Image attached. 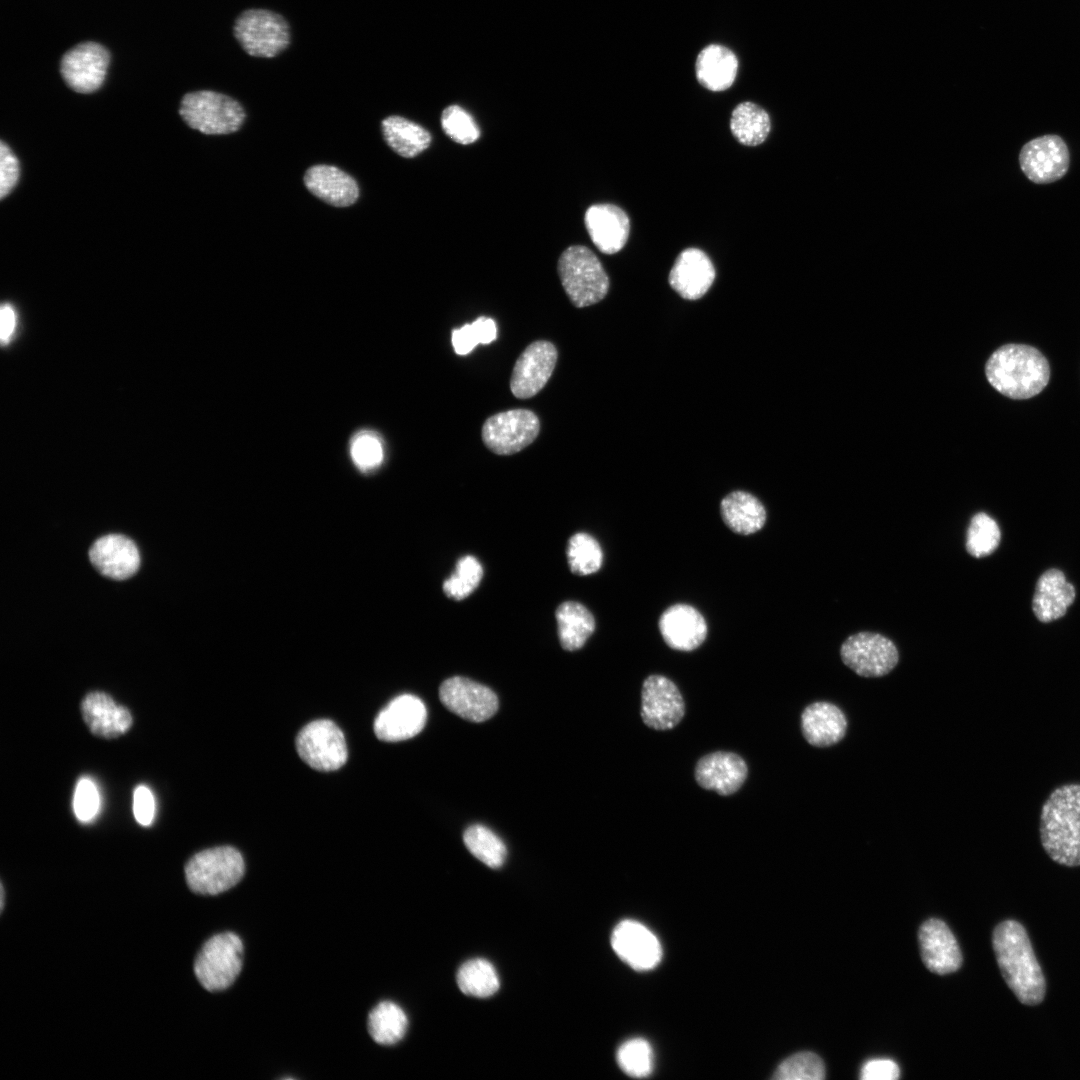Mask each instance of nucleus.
<instances>
[{"mask_svg": "<svg viewBox=\"0 0 1080 1080\" xmlns=\"http://www.w3.org/2000/svg\"><path fill=\"white\" fill-rule=\"evenodd\" d=\"M99 808V794L95 784L89 778H81L75 789L73 809L76 817L82 822H88L97 814Z\"/></svg>", "mask_w": 1080, "mask_h": 1080, "instance_id": "nucleus-44", "label": "nucleus"}, {"mask_svg": "<svg viewBox=\"0 0 1080 1080\" xmlns=\"http://www.w3.org/2000/svg\"><path fill=\"white\" fill-rule=\"evenodd\" d=\"M0 889H1V902H0V908H1V911H3V909H4V905H5V902H4V899H5V891H4V886H3V884H1V888H0Z\"/></svg>", "mask_w": 1080, "mask_h": 1080, "instance_id": "nucleus-51", "label": "nucleus"}, {"mask_svg": "<svg viewBox=\"0 0 1080 1080\" xmlns=\"http://www.w3.org/2000/svg\"><path fill=\"white\" fill-rule=\"evenodd\" d=\"M659 630L672 649L692 651L707 636V624L702 614L687 604H675L667 608L659 619Z\"/></svg>", "mask_w": 1080, "mask_h": 1080, "instance_id": "nucleus-24", "label": "nucleus"}, {"mask_svg": "<svg viewBox=\"0 0 1080 1080\" xmlns=\"http://www.w3.org/2000/svg\"><path fill=\"white\" fill-rule=\"evenodd\" d=\"M557 270L568 298L577 308L596 304L608 293V275L597 256L585 246L565 249Z\"/></svg>", "mask_w": 1080, "mask_h": 1080, "instance_id": "nucleus-4", "label": "nucleus"}, {"mask_svg": "<svg viewBox=\"0 0 1080 1080\" xmlns=\"http://www.w3.org/2000/svg\"><path fill=\"white\" fill-rule=\"evenodd\" d=\"M368 1032L373 1040L381 1045H393L405 1035L408 1019L400 1006L391 1001H382L369 1013Z\"/></svg>", "mask_w": 1080, "mask_h": 1080, "instance_id": "nucleus-34", "label": "nucleus"}, {"mask_svg": "<svg viewBox=\"0 0 1080 1080\" xmlns=\"http://www.w3.org/2000/svg\"><path fill=\"white\" fill-rule=\"evenodd\" d=\"M714 279L712 261L697 248L685 249L678 255L668 278L670 286L686 300L704 296Z\"/></svg>", "mask_w": 1080, "mask_h": 1080, "instance_id": "nucleus-23", "label": "nucleus"}, {"mask_svg": "<svg viewBox=\"0 0 1080 1080\" xmlns=\"http://www.w3.org/2000/svg\"><path fill=\"white\" fill-rule=\"evenodd\" d=\"M463 841L471 854L488 867L496 869L503 865L507 855L506 846L489 828L472 825L465 830Z\"/></svg>", "mask_w": 1080, "mask_h": 1080, "instance_id": "nucleus-36", "label": "nucleus"}, {"mask_svg": "<svg viewBox=\"0 0 1080 1080\" xmlns=\"http://www.w3.org/2000/svg\"><path fill=\"white\" fill-rule=\"evenodd\" d=\"M300 758L318 771H334L347 760L348 751L343 732L331 720H315L304 726L296 738Z\"/></svg>", "mask_w": 1080, "mask_h": 1080, "instance_id": "nucleus-10", "label": "nucleus"}, {"mask_svg": "<svg viewBox=\"0 0 1080 1080\" xmlns=\"http://www.w3.org/2000/svg\"><path fill=\"white\" fill-rule=\"evenodd\" d=\"M110 62L108 50L99 43H79L68 50L60 62L65 83L78 93H92L104 82Z\"/></svg>", "mask_w": 1080, "mask_h": 1080, "instance_id": "nucleus-14", "label": "nucleus"}, {"mask_svg": "<svg viewBox=\"0 0 1080 1080\" xmlns=\"http://www.w3.org/2000/svg\"><path fill=\"white\" fill-rule=\"evenodd\" d=\"M439 698L451 712L471 722H483L498 710V698L487 686L454 676L439 688Z\"/></svg>", "mask_w": 1080, "mask_h": 1080, "instance_id": "nucleus-16", "label": "nucleus"}, {"mask_svg": "<svg viewBox=\"0 0 1080 1080\" xmlns=\"http://www.w3.org/2000/svg\"><path fill=\"white\" fill-rule=\"evenodd\" d=\"M539 432L538 416L532 410L517 408L488 417L483 423L481 437L493 453L512 455L530 445Z\"/></svg>", "mask_w": 1080, "mask_h": 1080, "instance_id": "nucleus-8", "label": "nucleus"}, {"mask_svg": "<svg viewBox=\"0 0 1080 1080\" xmlns=\"http://www.w3.org/2000/svg\"><path fill=\"white\" fill-rule=\"evenodd\" d=\"M918 939L921 957L928 970L943 975L960 968L961 951L945 922L936 918L926 920L919 929Z\"/></svg>", "mask_w": 1080, "mask_h": 1080, "instance_id": "nucleus-20", "label": "nucleus"}, {"mask_svg": "<svg viewBox=\"0 0 1080 1080\" xmlns=\"http://www.w3.org/2000/svg\"><path fill=\"white\" fill-rule=\"evenodd\" d=\"M611 945L618 957L636 970L652 969L662 957L657 937L634 920H624L615 927Z\"/></svg>", "mask_w": 1080, "mask_h": 1080, "instance_id": "nucleus-18", "label": "nucleus"}, {"mask_svg": "<svg viewBox=\"0 0 1080 1080\" xmlns=\"http://www.w3.org/2000/svg\"><path fill=\"white\" fill-rule=\"evenodd\" d=\"M825 1067L822 1059L813 1052H798L785 1059L775 1070L776 1080H822Z\"/></svg>", "mask_w": 1080, "mask_h": 1080, "instance_id": "nucleus-40", "label": "nucleus"}, {"mask_svg": "<svg viewBox=\"0 0 1080 1080\" xmlns=\"http://www.w3.org/2000/svg\"><path fill=\"white\" fill-rule=\"evenodd\" d=\"M427 719L423 701L411 694L399 695L383 708L374 721V732L385 742L407 740L419 734Z\"/></svg>", "mask_w": 1080, "mask_h": 1080, "instance_id": "nucleus-17", "label": "nucleus"}, {"mask_svg": "<svg viewBox=\"0 0 1080 1080\" xmlns=\"http://www.w3.org/2000/svg\"><path fill=\"white\" fill-rule=\"evenodd\" d=\"M900 1075V1069L893 1060L880 1058L865 1062L860 1070L862 1080H895Z\"/></svg>", "mask_w": 1080, "mask_h": 1080, "instance_id": "nucleus-46", "label": "nucleus"}, {"mask_svg": "<svg viewBox=\"0 0 1080 1080\" xmlns=\"http://www.w3.org/2000/svg\"><path fill=\"white\" fill-rule=\"evenodd\" d=\"M721 516L733 532L749 535L759 531L766 521V509L761 501L746 491H733L720 504Z\"/></svg>", "mask_w": 1080, "mask_h": 1080, "instance_id": "nucleus-30", "label": "nucleus"}, {"mask_svg": "<svg viewBox=\"0 0 1080 1080\" xmlns=\"http://www.w3.org/2000/svg\"><path fill=\"white\" fill-rule=\"evenodd\" d=\"M349 451L353 463L362 471L376 469L384 459L382 439L376 432L369 430H362L353 435Z\"/></svg>", "mask_w": 1080, "mask_h": 1080, "instance_id": "nucleus-42", "label": "nucleus"}, {"mask_svg": "<svg viewBox=\"0 0 1080 1080\" xmlns=\"http://www.w3.org/2000/svg\"><path fill=\"white\" fill-rule=\"evenodd\" d=\"M244 947L233 932L212 936L200 949L194 973L199 983L210 992L227 989L238 977L243 963Z\"/></svg>", "mask_w": 1080, "mask_h": 1080, "instance_id": "nucleus-7", "label": "nucleus"}, {"mask_svg": "<svg viewBox=\"0 0 1080 1080\" xmlns=\"http://www.w3.org/2000/svg\"><path fill=\"white\" fill-rule=\"evenodd\" d=\"M558 358L555 345L546 340L530 343L517 358L510 379V390L519 399L540 392L550 379Z\"/></svg>", "mask_w": 1080, "mask_h": 1080, "instance_id": "nucleus-15", "label": "nucleus"}, {"mask_svg": "<svg viewBox=\"0 0 1080 1080\" xmlns=\"http://www.w3.org/2000/svg\"><path fill=\"white\" fill-rule=\"evenodd\" d=\"M189 889L200 895H218L234 887L243 877L245 862L232 846H219L194 854L186 863Z\"/></svg>", "mask_w": 1080, "mask_h": 1080, "instance_id": "nucleus-5", "label": "nucleus"}, {"mask_svg": "<svg viewBox=\"0 0 1080 1080\" xmlns=\"http://www.w3.org/2000/svg\"><path fill=\"white\" fill-rule=\"evenodd\" d=\"M558 636L568 651L580 649L595 630L592 613L581 603L567 601L556 611Z\"/></svg>", "mask_w": 1080, "mask_h": 1080, "instance_id": "nucleus-32", "label": "nucleus"}, {"mask_svg": "<svg viewBox=\"0 0 1080 1080\" xmlns=\"http://www.w3.org/2000/svg\"><path fill=\"white\" fill-rule=\"evenodd\" d=\"M1039 835L1050 859L1080 866V783L1062 784L1049 793L1040 809Z\"/></svg>", "mask_w": 1080, "mask_h": 1080, "instance_id": "nucleus-2", "label": "nucleus"}, {"mask_svg": "<svg viewBox=\"0 0 1080 1080\" xmlns=\"http://www.w3.org/2000/svg\"><path fill=\"white\" fill-rule=\"evenodd\" d=\"M1019 164L1030 181L1049 184L1067 173L1070 154L1060 136L1043 135L1024 144L1019 154Z\"/></svg>", "mask_w": 1080, "mask_h": 1080, "instance_id": "nucleus-13", "label": "nucleus"}, {"mask_svg": "<svg viewBox=\"0 0 1080 1080\" xmlns=\"http://www.w3.org/2000/svg\"><path fill=\"white\" fill-rule=\"evenodd\" d=\"M1075 596V588L1066 580L1063 572L1049 569L1037 581L1033 612L1041 622L1054 621L1066 613Z\"/></svg>", "mask_w": 1080, "mask_h": 1080, "instance_id": "nucleus-28", "label": "nucleus"}, {"mask_svg": "<svg viewBox=\"0 0 1080 1080\" xmlns=\"http://www.w3.org/2000/svg\"><path fill=\"white\" fill-rule=\"evenodd\" d=\"M748 775V766L738 754L715 751L701 757L695 766L694 776L698 785L722 796L737 792Z\"/></svg>", "mask_w": 1080, "mask_h": 1080, "instance_id": "nucleus-19", "label": "nucleus"}, {"mask_svg": "<svg viewBox=\"0 0 1080 1080\" xmlns=\"http://www.w3.org/2000/svg\"><path fill=\"white\" fill-rule=\"evenodd\" d=\"M234 35L242 48L251 56L271 58L289 44V27L278 14L251 9L243 12L235 22Z\"/></svg>", "mask_w": 1080, "mask_h": 1080, "instance_id": "nucleus-9", "label": "nucleus"}, {"mask_svg": "<svg viewBox=\"0 0 1080 1080\" xmlns=\"http://www.w3.org/2000/svg\"><path fill=\"white\" fill-rule=\"evenodd\" d=\"M155 803L150 789L139 785L133 795V812L140 825L148 826L154 818Z\"/></svg>", "mask_w": 1080, "mask_h": 1080, "instance_id": "nucleus-47", "label": "nucleus"}, {"mask_svg": "<svg viewBox=\"0 0 1080 1080\" xmlns=\"http://www.w3.org/2000/svg\"><path fill=\"white\" fill-rule=\"evenodd\" d=\"M568 564L577 575H590L602 565L603 552L597 540L587 533H576L568 542Z\"/></svg>", "mask_w": 1080, "mask_h": 1080, "instance_id": "nucleus-37", "label": "nucleus"}, {"mask_svg": "<svg viewBox=\"0 0 1080 1080\" xmlns=\"http://www.w3.org/2000/svg\"><path fill=\"white\" fill-rule=\"evenodd\" d=\"M383 137L398 155L413 158L426 150L432 140L424 127L401 116H389L382 121Z\"/></svg>", "mask_w": 1080, "mask_h": 1080, "instance_id": "nucleus-31", "label": "nucleus"}, {"mask_svg": "<svg viewBox=\"0 0 1080 1080\" xmlns=\"http://www.w3.org/2000/svg\"><path fill=\"white\" fill-rule=\"evenodd\" d=\"M80 710L90 732L104 739H114L125 734L133 724L128 708L117 705L110 695L101 691L86 694L81 701Z\"/></svg>", "mask_w": 1080, "mask_h": 1080, "instance_id": "nucleus-22", "label": "nucleus"}, {"mask_svg": "<svg viewBox=\"0 0 1080 1080\" xmlns=\"http://www.w3.org/2000/svg\"><path fill=\"white\" fill-rule=\"evenodd\" d=\"M441 125L445 134L459 144L474 143L480 136L472 116L458 105H450L443 110Z\"/></svg>", "mask_w": 1080, "mask_h": 1080, "instance_id": "nucleus-43", "label": "nucleus"}, {"mask_svg": "<svg viewBox=\"0 0 1080 1080\" xmlns=\"http://www.w3.org/2000/svg\"><path fill=\"white\" fill-rule=\"evenodd\" d=\"M621 1069L632 1077H646L653 1069V1052L650 1044L642 1038L624 1042L617 1051Z\"/></svg>", "mask_w": 1080, "mask_h": 1080, "instance_id": "nucleus-41", "label": "nucleus"}, {"mask_svg": "<svg viewBox=\"0 0 1080 1080\" xmlns=\"http://www.w3.org/2000/svg\"><path fill=\"white\" fill-rule=\"evenodd\" d=\"M1 331L0 337L3 343L10 340L16 323L15 312L9 304H4L0 311Z\"/></svg>", "mask_w": 1080, "mask_h": 1080, "instance_id": "nucleus-50", "label": "nucleus"}, {"mask_svg": "<svg viewBox=\"0 0 1080 1080\" xmlns=\"http://www.w3.org/2000/svg\"><path fill=\"white\" fill-rule=\"evenodd\" d=\"M20 174L17 157L5 143L0 144V197L5 198L16 186Z\"/></svg>", "mask_w": 1080, "mask_h": 1080, "instance_id": "nucleus-45", "label": "nucleus"}, {"mask_svg": "<svg viewBox=\"0 0 1080 1080\" xmlns=\"http://www.w3.org/2000/svg\"><path fill=\"white\" fill-rule=\"evenodd\" d=\"M304 183L313 195L335 207L350 206L359 196L355 179L335 166L310 167L304 175Z\"/></svg>", "mask_w": 1080, "mask_h": 1080, "instance_id": "nucleus-27", "label": "nucleus"}, {"mask_svg": "<svg viewBox=\"0 0 1080 1080\" xmlns=\"http://www.w3.org/2000/svg\"><path fill=\"white\" fill-rule=\"evenodd\" d=\"M992 942L1002 976L1017 999L1029 1006L1041 1003L1046 982L1025 928L1005 920L995 927Z\"/></svg>", "mask_w": 1080, "mask_h": 1080, "instance_id": "nucleus-1", "label": "nucleus"}, {"mask_svg": "<svg viewBox=\"0 0 1080 1080\" xmlns=\"http://www.w3.org/2000/svg\"><path fill=\"white\" fill-rule=\"evenodd\" d=\"M768 113L752 102H742L732 111L730 129L743 145L756 146L764 142L770 132Z\"/></svg>", "mask_w": 1080, "mask_h": 1080, "instance_id": "nucleus-33", "label": "nucleus"}, {"mask_svg": "<svg viewBox=\"0 0 1080 1080\" xmlns=\"http://www.w3.org/2000/svg\"><path fill=\"white\" fill-rule=\"evenodd\" d=\"M985 375L1002 395L1023 400L1038 395L1047 386L1050 366L1037 348L1009 343L992 352L985 364Z\"/></svg>", "mask_w": 1080, "mask_h": 1080, "instance_id": "nucleus-3", "label": "nucleus"}, {"mask_svg": "<svg viewBox=\"0 0 1080 1080\" xmlns=\"http://www.w3.org/2000/svg\"><path fill=\"white\" fill-rule=\"evenodd\" d=\"M479 343L480 340L473 324H465L460 329L452 331V344L459 355L468 354Z\"/></svg>", "mask_w": 1080, "mask_h": 1080, "instance_id": "nucleus-48", "label": "nucleus"}, {"mask_svg": "<svg viewBox=\"0 0 1080 1080\" xmlns=\"http://www.w3.org/2000/svg\"><path fill=\"white\" fill-rule=\"evenodd\" d=\"M801 730L805 740L815 747L838 743L846 734L847 719L843 711L829 702H814L801 714Z\"/></svg>", "mask_w": 1080, "mask_h": 1080, "instance_id": "nucleus-26", "label": "nucleus"}, {"mask_svg": "<svg viewBox=\"0 0 1080 1080\" xmlns=\"http://www.w3.org/2000/svg\"><path fill=\"white\" fill-rule=\"evenodd\" d=\"M738 69L734 52L720 44H710L698 54L695 71L698 82L708 90L719 92L732 86Z\"/></svg>", "mask_w": 1080, "mask_h": 1080, "instance_id": "nucleus-29", "label": "nucleus"}, {"mask_svg": "<svg viewBox=\"0 0 1080 1080\" xmlns=\"http://www.w3.org/2000/svg\"><path fill=\"white\" fill-rule=\"evenodd\" d=\"M843 663L862 677H881L892 671L898 663L899 653L887 637L872 632H859L849 636L841 646Z\"/></svg>", "mask_w": 1080, "mask_h": 1080, "instance_id": "nucleus-11", "label": "nucleus"}, {"mask_svg": "<svg viewBox=\"0 0 1080 1080\" xmlns=\"http://www.w3.org/2000/svg\"><path fill=\"white\" fill-rule=\"evenodd\" d=\"M585 225L592 242L604 254L620 251L629 237V218L613 204L590 206L585 213Z\"/></svg>", "mask_w": 1080, "mask_h": 1080, "instance_id": "nucleus-25", "label": "nucleus"}, {"mask_svg": "<svg viewBox=\"0 0 1080 1080\" xmlns=\"http://www.w3.org/2000/svg\"><path fill=\"white\" fill-rule=\"evenodd\" d=\"M1000 529L994 519L986 513H977L970 521L967 531L966 549L976 558L990 555L999 545Z\"/></svg>", "mask_w": 1080, "mask_h": 1080, "instance_id": "nucleus-38", "label": "nucleus"}, {"mask_svg": "<svg viewBox=\"0 0 1080 1080\" xmlns=\"http://www.w3.org/2000/svg\"><path fill=\"white\" fill-rule=\"evenodd\" d=\"M472 324L481 344H488L496 339L497 326L491 318L479 317Z\"/></svg>", "mask_w": 1080, "mask_h": 1080, "instance_id": "nucleus-49", "label": "nucleus"}, {"mask_svg": "<svg viewBox=\"0 0 1080 1080\" xmlns=\"http://www.w3.org/2000/svg\"><path fill=\"white\" fill-rule=\"evenodd\" d=\"M179 114L188 126L207 135L236 132L245 119L244 109L239 102L210 90L184 95Z\"/></svg>", "mask_w": 1080, "mask_h": 1080, "instance_id": "nucleus-6", "label": "nucleus"}, {"mask_svg": "<svg viewBox=\"0 0 1080 1080\" xmlns=\"http://www.w3.org/2000/svg\"><path fill=\"white\" fill-rule=\"evenodd\" d=\"M89 559L100 574L115 580L131 577L140 565L135 543L120 534L98 538L89 549Z\"/></svg>", "mask_w": 1080, "mask_h": 1080, "instance_id": "nucleus-21", "label": "nucleus"}, {"mask_svg": "<svg viewBox=\"0 0 1080 1080\" xmlns=\"http://www.w3.org/2000/svg\"><path fill=\"white\" fill-rule=\"evenodd\" d=\"M457 983L462 993L479 998L493 995L500 986L495 968L485 959L465 962L457 972Z\"/></svg>", "mask_w": 1080, "mask_h": 1080, "instance_id": "nucleus-35", "label": "nucleus"}, {"mask_svg": "<svg viewBox=\"0 0 1080 1080\" xmlns=\"http://www.w3.org/2000/svg\"><path fill=\"white\" fill-rule=\"evenodd\" d=\"M641 718L655 730H670L685 714V702L676 684L663 675H650L641 691Z\"/></svg>", "mask_w": 1080, "mask_h": 1080, "instance_id": "nucleus-12", "label": "nucleus"}, {"mask_svg": "<svg viewBox=\"0 0 1080 1080\" xmlns=\"http://www.w3.org/2000/svg\"><path fill=\"white\" fill-rule=\"evenodd\" d=\"M483 569L479 561L470 555L458 560L454 573L443 583V591L451 599L468 597L479 585Z\"/></svg>", "mask_w": 1080, "mask_h": 1080, "instance_id": "nucleus-39", "label": "nucleus"}]
</instances>
